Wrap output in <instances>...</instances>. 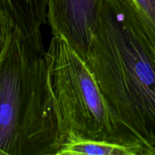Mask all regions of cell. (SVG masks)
Here are the masks:
<instances>
[{
	"label": "cell",
	"mask_w": 155,
	"mask_h": 155,
	"mask_svg": "<svg viewBox=\"0 0 155 155\" xmlns=\"http://www.w3.org/2000/svg\"><path fill=\"white\" fill-rule=\"evenodd\" d=\"M85 61L116 123L115 142L155 155V23L136 0H101Z\"/></svg>",
	"instance_id": "6da1fadb"
},
{
	"label": "cell",
	"mask_w": 155,
	"mask_h": 155,
	"mask_svg": "<svg viewBox=\"0 0 155 155\" xmlns=\"http://www.w3.org/2000/svg\"><path fill=\"white\" fill-rule=\"evenodd\" d=\"M45 53L14 27L0 60V151L3 155H58V120L46 77Z\"/></svg>",
	"instance_id": "7a4b0ae2"
},
{
	"label": "cell",
	"mask_w": 155,
	"mask_h": 155,
	"mask_svg": "<svg viewBox=\"0 0 155 155\" xmlns=\"http://www.w3.org/2000/svg\"><path fill=\"white\" fill-rule=\"evenodd\" d=\"M45 59L62 145L71 136L116 142V123L86 61L58 34Z\"/></svg>",
	"instance_id": "3957f363"
},
{
	"label": "cell",
	"mask_w": 155,
	"mask_h": 155,
	"mask_svg": "<svg viewBox=\"0 0 155 155\" xmlns=\"http://www.w3.org/2000/svg\"><path fill=\"white\" fill-rule=\"evenodd\" d=\"M101 0H48L47 23L51 34L66 39L86 59L93 37Z\"/></svg>",
	"instance_id": "277c9868"
},
{
	"label": "cell",
	"mask_w": 155,
	"mask_h": 155,
	"mask_svg": "<svg viewBox=\"0 0 155 155\" xmlns=\"http://www.w3.org/2000/svg\"><path fill=\"white\" fill-rule=\"evenodd\" d=\"M48 0H0V8L8 14L23 37L38 51L44 50L42 27L47 22Z\"/></svg>",
	"instance_id": "5b68a950"
},
{
	"label": "cell",
	"mask_w": 155,
	"mask_h": 155,
	"mask_svg": "<svg viewBox=\"0 0 155 155\" xmlns=\"http://www.w3.org/2000/svg\"><path fill=\"white\" fill-rule=\"evenodd\" d=\"M145 155L139 147L129 144L94 140L71 136L59 150L58 155Z\"/></svg>",
	"instance_id": "8992f818"
},
{
	"label": "cell",
	"mask_w": 155,
	"mask_h": 155,
	"mask_svg": "<svg viewBox=\"0 0 155 155\" xmlns=\"http://www.w3.org/2000/svg\"><path fill=\"white\" fill-rule=\"evenodd\" d=\"M14 27L15 24L12 18L0 8V60L4 55Z\"/></svg>",
	"instance_id": "52a82bcc"
},
{
	"label": "cell",
	"mask_w": 155,
	"mask_h": 155,
	"mask_svg": "<svg viewBox=\"0 0 155 155\" xmlns=\"http://www.w3.org/2000/svg\"><path fill=\"white\" fill-rule=\"evenodd\" d=\"M139 7L155 23V0H136Z\"/></svg>",
	"instance_id": "ba28073f"
},
{
	"label": "cell",
	"mask_w": 155,
	"mask_h": 155,
	"mask_svg": "<svg viewBox=\"0 0 155 155\" xmlns=\"http://www.w3.org/2000/svg\"><path fill=\"white\" fill-rule=\"evenodd\" d=\"M0 155H3V154H2V152L1 151H0Z\"/></svg>",
	"instance_id": "9c48e42d"
}]
</instances>
